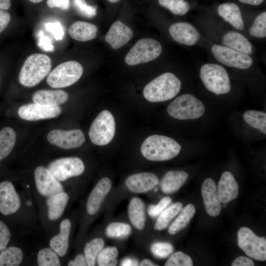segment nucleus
Segmentation results:
<instances>
[{
	"instance_id": "4468645a",
	"label": "nucleus",
	"mask_w": 266,
	"mask_h": 266,
	"mask_svg": "<svg viewBox=\"0 0 266 266\" xmlns=\"http://www.w3.org/2000/svg\"><path fill=\"white\" fill-rule=\"evenodd\" d=\"M34 179L37 191L43 196L48 197L64 192L62 185L43 166L36 168Z\"/></svg>"
},
{
	"instance_id": "052dcab7",
	"label": "nucleus",
	"mask_w": 266,
	"mask_h": 266,
	"mask_svg": "<svg viewBox=\"0 0 266 266\" xmlns=\"http://www.w3.org/2000/svg\"><path fill=\"white\" fill-rule=\"evenodd\" d=\"M226 206H227V205L226 204H224V205H223L224 207H226Z\"/></svg>"
},
{
	"instance_id": "bb28decb",
	"label": "nucleus",
	"mask_w": 266,
	"mask_h": 266,
	"mask_svg": "<svg viewBox=\"0 0 266 266\" xmlns=\"http://www.w3.org/2000/svg\"><path fill=\"white\" fill-rule=\"evenodd\" d=\"M68 31L72 39L79 41H87L96 37L98 28L92 23L78 21L70 26Z\"/></svg>"
},
{
	"instance_id": "79ce46f5",
	"label": "nucleus",
	"mask_w": 266,
	"mask_h": 266,
	"mask_svg": "<svg viewBox=\"0 0 266 266\" xmlns=\"http://www.w3.org/2000/svg\"><path fill=\"white\" fill-rule=\"evenodd\" d=\"M152 254L159 258H165L168 257L173 251L171 244L166 242H157L151 246Z\"/></svg>"
},
{
	"instance_id": "7ed1b4c3",
	"label": "nucleus",
	"mask_w": 266,
	"mask_h": 266,
	"mask_svg": "<svg viewBox=\"0 0 266 266\" xmlns=\"http://www.w3.org/2000/svg\"><path fill=\"white\" fill-rule=\"evenodd\" d=\"M51 67L52 62L48 56L40 53L32 54L21 69L19 81L24 87H34L48 75Z\"/></svg>"
},
{
	"instance_id": "f257e3e1",
	"label": "nucleus",
	"mask_w": 266,
	"mask_h": 266,
	"mask_svg": "<svg viewBox=\"0 0 266 266\" xmlns=\"http://www.w3.org/2000/svg\"><path fill=\"white\" fill-rule=\"evenodd\" d=\"M181 145L174 139L165 135L148 136L142 143L141 152L146 159L164 161L173 159L180 152Z\"/></svg>"
},
{
	"instance_id": "49530a36",
	"label": "nucleus",
	"mask_w": 266,
	"mask_h": 266,
	"mask_svg": "<svg viewBox=\"0 0 266 266\" xmlns=\"http://www.w3.org/2000/svg\"><path fill=\"white\" fill-rule=\"evenodd\" d=\"M10 238V233L8 227L0 220V252L6 248Z\"/></svg>"
},
{
	"instance_id": "7c9ffc66",
	"label": "nucleus",
	"mask_w": 266,
	"mask_h": 266,
	"mask_svg": "<svg viewBox=\"0 0 266 266\" xmlns=\"http://www.w3.org/2000/svg\"><path fill=\"white\" fill-rule=\"evenodd\" d=\"M16 135L13 129L5 127L0 131V161L6 158L12 151Z\"/></svg>"
},
{
	"instance_id": "a18cd8bd",
	"label": "nucleus",
	"mask_w": 266,
	"mask_h": 266,
	"mask_svg": "<svg viewBox=\"0 0 266 266\" xmlns=\"http://www.w3.org/2000/svg\"><path fill=\"white\" fill-rule=\"evenodd\" d=\"M45 28L50 32L56 40H61L64 36V31L62 24L59 22H48L45 24Z\"/></svg>"
},
{
	"instance_id": "f3484780",
	"label": "nucleus",
	"mask_w": 266,
	"mask_h": 266,
	"mask_svg": "<svg viewBox=\"0 0 266 266\" xmlns=\"http://www.w3.org/2000/svg\"><path fill=\"white\" fill-rule=\"evenodd\" d=\"M169 33L177 42L187 46H193L199 40L200 34L192 24L186 22H177L170 26Z\"/></svg>"
},
{
	"instance_id": "9b49d317",
	"label": "nucleus",
	"mask_w": 266,
	"mask_h": 266,
	"mask_svg": "<svg viewBox=\"0 0 266 266\" xmlns=\"http://www.w3.org/2000/svg\"><path fill=\"white\" fill-rule=\"evenodd\" d=\"M211 51L219 62L228 66L247 69L253 64V59L249 55L225 46L214 44L211 47Z\"/></svg>"
},
{
	"instance_id": "de8ad7c7",
	"label": "nucleus",
	"mask_w": 266,
	"mask_h": 266,
	"mask_svg": "<svg viewBox=\"0 0 266 266\" xmlns=\"http://www.w3.org/2000/svg\"><path fill=\"white\" fill-rule=\"evenodd\" d=\"M38 46L42 49L46 51L53 52L54 47L52 45L49 38L44 34L42 31L38 33Z\"/></svg>"
},
{
	"instance_id": "72a5a7b5",
	"label": "nucleus",
	"mask_w": 266,
	"mask_h": 266,
	"mask_svg": "<svg viewBox=\"0 0 266 266\" xmlns=\"http://www.w3.org/2000/svg\"><path fill=\"white\" fill-rule=\"evenodd\" d=\"M245 122L253 128L266 133V113L255 110H247L243 114Z\"/></svg>"
},
{
	"instance_id": "bf43d9fd",
	"label": "nucleus",
	"mask_w": 266,
	"mask_h": 266,
	"mask_svg": "<svg viewBox=\"0 0 266 266\" xmlns=\"http://www.w3.org/2000/svg\"><path fill=\"white\" fill-rule=\"evenodd\" d=\"M107 0L111 3H115L119 1L120 0Z\"/></svg>"
},
{
	"instance_id": "c03bdc74",
	"label": "nucleus",
	"mask_w": 266,
	"mask_h": 266,
	"mask_svg": "<svg viewBox=\"0 0 266 266\" xmlns=\"http://www.w3.org/2000/svg\"><path fill=\"white\" fill-rule=\"evenodd\" d=\"M171 202V199L169 197L163 198L156 205H150L147 209L148 214L152 217L159 216Z\"/></svg>"
},
{
	"instance_id": "6e6d98bb",
	"label": "nucleus",
	"mask_w": 266,
	"mask_h": 266,
	"mask_svg": "<svg viewBox=\"0 0 266 266\" xmlns=\"http://www.w3.org/2000/svg\"><path fill=\"white\" fill-rule=\"evenodd\" d=\"M240 2L252 5H259L261 4L264 0H238Z\"/></svg>"
},
{
	"instance_id": "473e14b6",
	"label": "nucleus",
	"mask_w": 266,
	"mask_h": 266,
	"mask_svg": "<svg viewBox=\"0 0 266 266\" xmlns=\"http://www.w3.org/2000/svg\"><path fill=\"white\" fill-rule=\"evenodd\" d=\"M22 250L17 247L10 246L0 253V266H17L23 260Z\"/></svg>"
},
{
	"instance_id": "9d476101",
	"label": "nucleus",
	"mask_w": 266,
	"mask_h": 266,
	"mask_svg": "<svg viewBox=\"0 0 266 266\" xmlns=\"http://www.w3.org/2000/svg\"><path fill=\"white\" fill-rule=\"evenodd\" d=\"M47 168L57 180L64 181L81 174L85 169V166L80 158L68 157L53 161Z\"/></svg>"
},
{
	"instance_id": "c85d7f7f",
	"label": "nucleus",
	"mask_w": 266,
	"mask_h": 266,
	"mask_svg": "<svg viewBox=\"0 0 266 266\" xmlns=\"http://www.w3.org/2000/svg\"><path fill=\"white\" fill-rule=\"evenodd\" d=\"M131 222L135 228L139 230L144 229L145 225L144 204L141 199L134 197L130 200L128 208Z\"/></svg>"
},
{
	"instance_id": "5701e85b",
	"label": "nucleus",
	"mask_w": 266,
	"mask_h": 266,
	"mask_svg": "<svg viewBox=\"0 0 266 266\" xmlns=\"http://www.w3.org/2000/svg\"><path fill=\"white\" fill-rule=\"evenodd\" d=\"M218 13L226 22L238 30H242L244 25L241 12L238 6L232 2L224 3L217 8Z\"/></svg>"
},
{
	"instance_id": "ddd939ff",
	"label": "nucleus",
	"mask_w": 266,
	"mask_h": 266,
	"mask_svg": "<svg viewBox=\"0 0 266 266\" xmlns=\"http://www.w3.org/2000/svg\"><path fill=\"white\" fill-rule=\"evenodd\" d=\"M62 109L59 105H48L30 103L21 106L18 111L21 118L28 121H36L53 118L59 116Z\"/></svg>"
},
{
	"instance_id": "412c9836",
	"label": "nucleus",
	"mask_w": 266,
	"mask_h": 266,
	"mask_svg": "<svg viewBox=\"0 0 266 266\" xmlns=\"http://www.w3.org/2000/svg\"><path fill=\"white\" fill-rule=\"evenodd\" d=\"M238 185L233 174L230 171L224 172L219 181L217 191L221 202L226 203L237 198Z\"/></svg>"
},
{
	"instance_id": "37998d69",
	"label": "nucleus",
	"mask_w": 266,
	"mask_h": 266,
	"mask_svg": "<svg viewBox=\"0 0 266 266\" xmlns=\"http://www.w3.org/2000/svg\"><path fill=\"white\" fill-rule=\"evenodd\" d=\"M73 4L76 10L81 15L92 18L97 14V8L89 5L85 0H73Z\"/></svg>"
},
{
	"instance_id": "f03ea898",
	"label": "nucleus",
	"mask_w": 266,
	"mask_h": 266,
	"mask_svg": "<svg viewBox=\"0 0 266 266\" xmlns=\"http://www.w3.org/2000/svg\"><path fill=\"white\" fill-rule=\"evenodd\" d=\"M181 86L180 80L174 74L166 72L146 85L143 95L150 102L165 101L174 98L179 93Z\"/></svg>"
},
{
	"instance_id": "1a4fd4ad",
	"label": "nucleus",
	"mask_w": 266,
	"mask_h": 266,
	"mask_svg": "<svg viewBox=\"0 0 266 266\" xmlns=\"http://www.w3.org/2000/svg\"><path fill=\"white\" fill-rule=\"evenodd\" d=\"M237 243L248 256L260 261L266 260V238L257 236L250 229L245 227L239 229Z\"/></svg>"
},
{
	"instance_id": "8fccbe9b",
	"label": "nucleus",
	"mask_w": 266,
	"mask_h": 266,
	"mask_svg": "<svg viewBox=\"0 0 266 266\" xmlns=\"http://www.w3.org/2000/svg\"><path fill=\"white\" fill-rule=\"evenodd\" d=\"M11 20V16L9 12L0 9V33L7 27Z\"/></svg>"
},
{
	"instance_id": "6ab92c4d",
	"label": "nucleus",
	"mask_w": 266,
	"mask_h": 266,
	"mask_svg": "<svg viewBox=\"0 0 266 266\" xmlns=\"http://www.w3.org/2000/svg\"><path fill=\"white\" fill-rule=\"evenodd\" d=\"M159 182L158 177L151 172H141L128 177L125 183L131 192L142 193L155 188Z\"/></svg>"
},
{
	"instance_id": "6e6552de",
	"label": "nucleus",
	"mask_w": 266,
	"mask_h": 266,
	"mask_svg": "<svg viewBox=\"0 0 266 266\" xmlns=\"http://www.w3.org/2000/svg\"><path fill=\"white\" fill-rule=\"evenodd\" d=\"M115 132V122L112 114L108 110L100 112L92 122L89 135L92 142L103 146L113 139Z\"/></svg>"
},
{
	"instance_id": "a878e982",
	"label": "nucleus",
	"mask_w": 266,
	"mask_h": 266,
	"mask_svg": "<svg viewBox=\"0 0 266 266\" xmlns=\"http://www.w3.org/2000/svg\"><path fill=\"white\" fill-rule=\"evenodd\" d=\"M189 174L182 170H170L164 176L161 182L162 192L173 193L179 189L186 182Z\"/></svg>"
},
{
	"instance_id": "2eb2a0df",
	"label": "nucleus",
	"mask_w": 266,
	"mask_h": 266,
	"mask_svg": "<svg viewBox=\"0 0 266 266\" xmlns=\"http://www.w3.org/2000/svg\"><path fill=\"white\" fill-rule=\"evenodd\" d=\"M21 201L13 185L9 181L0 183V212L9 215L17 211Z\"/></svg>"
},
{
	"instance_id": "ea45409f",
	"label": "nucleus",
	"mask_w": 266,
	"mask_h": 266,
	"mask_svg": "<svg viewBox=\"0 0 266 266\" xmlns=\"http://www.w3.org/2000/svg\"><path fill=\"white\" fill-rule=\"evenodd\" d=\"M249 34L254 37L265 38L266 36V12L259 14L249 29Z\"/></svg>"
},
{
	"instance_id": "603ef678",
	"label": "nucleus",
	"mask_w": 266,
	"mask_h": 266,
	"mask_svg": "<svg viewBox=\"0 0 266 266\" xmlns=\"http://www.w3.org/2000/svg\"><path fill=\"white\" fill-rule=\"evenodd\" d=\"M69 266H87L85 257L80 254L77 255L74 260H72L69 262L68 263Z\"/></svg>"
},
{
	"instance_id": "423d86ee",
	"label": "nucleus",
	"mask_w": 266,
	"mask_h": 266,
	"mask_svg": "<svg viewBox=\"0 0 266 266\" xmlns=\"http://www.w3.org/2000/svg\"><path fill=\"white\" fill-rule=\"evenodd\" d=\"M83 72V67L79 63L75 61H66L49 72L46 81L53 88L66 87L76 82Z\"/></svg>"
},
{
	"instance_id": "393cba45",
	"label": "nucleus",
	"mask_w": 266,
	"mask_h": 266,
	"mask_svg": "<svg viewBox=\"0 0 266 266\" xmlns=\"http://www.w3.org/2000/svg\"><path fill=\"white\" fill-rule=\"evenodd\" d=\"M67 93L61 90H41L35 92L32 97L33 103L48 105H59L68 100Z\"/></svg>"
},
{
	"instance_id": "dca6fc26",
	"label": "nucleus",
	"mask_w": 266,
	"mask_h": 266,
	"mask_svg": "<svg viewBox=\"0 0 266 266\" xmlns=\"http://www.w3.org/2000/svg\"><path fill=\"white\" fill-rule=\"evenodd\" d=\"M201 193L207 214L212 217L218 216L222 206L216 184L212 179L207 178L204 180L201 186Z\"/></svg>"
},
{
	"instance_id": "4d7b16f0",
	"label": "nucleus",
	"mask_w": 266,
	"mask_h": 266,
	"mask_svg": "<svg viewBox=\"0 0 266 266\" xmlns=\"http://www.w3.org/2000/svg\"><path fill=\"white\" fill-rule=\"evenodd\" d=\"M140 266H157L153 263L152 261L148 259H144L142 261L140 264Z\"/></svg>"
},
{
	"instance_id": "864d4df0",
	"label": "nucleus",
	"mask_w": 266,
	"mask_h": 266,
	"mask_svg": "<svg viewBox=\"0 0 266 266\" xmlns=\"http://www.w3.org/2000/svg\"><path fill=\"white\" fill-rule=\"evenodd\" d=\"M121 265L122 266H138V262L135 259L131 258H127L122 261L121 263Z\"/></svg>"
},
{
	"instance_id": "a211bd4d",
	"label": "nucleus",
	"mask_w": 266,
	"mask_h": 266,
	"mask_svg": "<svg viewBox=\"0 0 266 266\" xmlns=\"http://www.w3.org/2000/svg\"><path fill=\"white\" fill-rule=\"evenodd\" d=\"M133 35V31L129 27L117 21L111 26L105 40L113 49H118L126 44Z\"/></svg>"
},
{
	"instance_id": "0eeeda50",
	"label": "nucleus",
	"mask_w": 266,
	"mask_h": 266,
	"mask_svg": "<svg viewBox=\"0 0 266 266\" xmlns=\"http://www.w3.org/2000/svg\"><path fill=\"white\" fill-rule=\"evenodd\" d=\"M162 46L156 40L146 38L138 40L126 55L125 61L129 66H135L153 61L158 57Z\"/></svg>"
},
{
	"instance_id": "5fc2aeb1",
	"label": "nucleus",
	"mask_w": 266,
	"mask_h": 266,
	"mask_svg": "<svg viewBox=\"0 0 266 266\" xmlns=\"http://www.w3.org/2000/svg\"><path fill=\"white\" fill-rule=\"evenodd\" d=\"M10 0H0V9L7 10L11 7Z\"/></svg>"
},
{
	"instance_id": "39448f33",
	"label": "nucleus",
	"mask_w": 266,
	"mask_h": 266,
	"mask_svg": "<svg viewBox=\"0 0 266 266\" xmlns=\"http://www.w3.org/2000/svg\"><path fill=\"white\" fill-rule=\"evenodd\" d=\"M200 79L206 88L216 95L226 94L231 90L229 74L222 66L208 63L200 68Z\"/></svg>"
},
{
	"instance_id": "cd10ccee",
	"label": "nucleus",
	"mask_w": 266,
	"mask_h": 266,
	"mask_svg": "<svg viewBox=\"0 0 266 266\" xmlns=\"http://www.w3.org/2000/svg\"><path fill=\"white\" fill-rule=\"evenodd\" d=\"M68 200V195L64 192L48 197L46 204L49 219L51 220L59 219L64 212Z\"/></svg>"
},
{
	"instance_id": "4c0bfd02",
	"label": "nucleus",
	"mask_w": 266,
	"mask_h": 266,
	"mask_svg": "<svg viewBox=\"0 0 266 266\" xmlns=\"http://www.w3.org/2000/svg\"><path fill=\"white\" fill-rule=\"evenodd\" d=\"M37 263L39 266H60L61 263L57 254L52 249L45 248L37 254Z\"/></svg>"
},
{
	"instance_id": "b1692460",
	"label": "nucleus",
	"mask_w": 266,
	"mask_h": 266,
	"mask_svg": "<svg viewBox=\"0 0 266 266\" xmlns=\"http://www.w3.org/2000/svg\"><path fill=\"white\" fill-rule=\"evenodd\" d=\"M222 44L228 47L246 55L253 53V46L243 35L235 31H230L222 38Z\"/></svg>"
},
{
	"instance_id": "c756f323",
	"label": "nucleus",
	"mask_w": 266,
	"mask_h": 266,
	"mask_svg": "<svg viewBox=\"0 0 266 266\" xmlns=\"http://www.w3.org/2000/svg\"><path fill=\"white\" fill-rule=\"evenodd\" d=\"M196 212L195 206L188 204L182 208L179 214L168 228V233L171 235L175 234L187 227Z\"/></svg>"
},
{
	"instance_id": "3c124183",
	"label": "nucleus",
	"mask_w": 266,
	"mask_h": 266,
	"mask_svg": "<svg viewBox=\"0 0 266 266\" xmlns=\"http://www.w3.org/2000/svg\"><path fill=\"white\" fill-rule=\"evenodd\" d=\"M232 266H254L253 261L250 258L244 256L236 258L233 262Z\"/></svg>"
},
{
	"instance_id": "09e8293b",
	"label": "nucleus",
	"mask_w": 266,
	"mask_h": 266,
	"mask_svg": "<svg viewBox=\"0 0 266 266\" xmlns=\"http://www.w3.org/2000/svg\"><path fill=\"white\" fill-rule=\"evenodd\" d=\"M46 3L50 8L58 7L65 10L70 6L69 0H47Z\"/></svg>"
},
{
	"instance_id": "c9c22d12",
	"label": "nucleus",
	"mask_w": 266,
	"mask_h": 266,
	"mask_svg": "<svg viewBox=\"0 0 266 266\" xmlns=\"http://www.w3.org/2000/svg\"><path fill=\"white\" fill-rule=\"evenodd\" d=\"M158 2L176 15H184L190 9L189 3L185 0H158Z\"/></svg>"
},
{
	"instance_id": "20e7f679",
	"label": "nucleus",
	"mask_w": 266,
	"mask_h": 266,
	"mask_svg": "<svg viewBox=\"0 0 266 266\" xmlns=\"http://www.w3.org/2000/svg\"><path fill=\"white\" fill-rule=\"evenodd\" d=\"M168 114L178 120H193L201 117L205 112L203 103L194 96L183 94L175 98L167 106Z\"/></svg>"
},
{
	"instance_id": "58836bf2",
	"label": "nucleus",
	"mask_w": 266,
	"mask_h": 266,
	"mask_svg": "<svg viewBox=\"0 0 266 266\" xmlns=\"http://www.w3.org/2000/svg\"><path fill=\"white\" fill-rule=\"evenodd\" d=\"M131 226L124 223L113 222L106 228V234L109 237L121 238L128 236L131 233Z\"/></svg>"
},
{
	"instance_id": "e433bc0d",
	"label": "nucleus",
	"mask_w": 266,
	"mask_h": 266,
	"mask_svg": "<svg viewBox=\"0 0 266 266\" xmlns=\"http://www.w3.org/2000/svg\"><path fill=\"white\" fill-rule=\"evenodd\" d=\"M118 251L116 247L109 246L102 249L97 259L100 266H115L117 264Z\"/></svg>"
},
{
	"instance_id": "2f4dec72",
	"label": "nucleus",
	"mask_w": 266,
	"mask_h": 266,
	"mask_svg": "<svg viewBox=\"0 0 266 266\" xmlns=\"http://www.w3.org/2000/svg\"><path fill=\"white\" fill-rule=\"evenodd\" d=\"M182 208V204L177 202L165 209L159 215L154 226V229L161 231L166 229L171 220L178 214Z\"/></svg>"
},
{
	"instance_id": "a19ab883",
	"label": "nucleus",
	"mask_w": 266,
	"mask_h": 266,
	"mask_svg": "<svg viewBox=\"0 0 266 266\" xmlns=\"http://www.w3.org/2000/svg\"><path fill=\"white\" fill-rule=\"evenodd\" d=\"M193 265L191 257L181 251L172 254L166 263L165 266H192Z\"/></svg>"
},
{
	"instance_id": "f704fd0d",
	"label": "nucleus",
	"mask_w": 266,
	"mask_h": 266,
	"mask_svg": "<svg viewBox=\"0 0 266 266\" xmlns=\"http://www.w3.org/2000/svg\"><path fill=\"white\" fill-rule=\"evenodd\" d=\"M104 240L96 238L87 243L84 249L85 258L87 266L95 265L96 259L104 246Z\"/></svg>"
},
{
	"instance_id": "aec40b11",
	"label": "nucleus",
	"mask_w": 266,
	"mask_h": 266,
	"mask_svg": "<svg viewBox=\"0 0 266 266\" xmlns=\"http://www.w3.org/2000/svg\"><path fill=\"white\" fill-rule=\"evenodd\" d=\"M112 183L111 180L103 177L97 184L90 194L87 202V211L90 215L96 214L100 205L110 191Z\"/></svg>"
},
{
	"instance_id": "f8f14e48",
	"label": "nucleus",
	"mask_w": 266,
	"mask_h": 266,
	"mask_svg": "<svg viewBox=\"0 0 266 266\" xmlns=\"http://www.w3.org/2000/svg\"><path fill=\"white\" fill-rule=\"evenodd\" d=\"M47 138L50 143L66 149L78 147L85 140L84 133L79 129L54 130L48 133Z\"/></svg>"
},
{
	"instance_id": "13d9d810",
	"label": "nucleus",
	"mask_w": 266,
	"mask_h": 266,
	"mask_svg": "<svg viewBox=\"0 0 266 266\" xmlns=\"http://www.w3.org/2000/svg\"><path fill=\"white\" fill-rule=\"evenodd\" d=\"M30 1L33 3H37L42 1L43 0H29Z\"/></svg>"
},
{
	"instance_id": "4be33fe9",
	"label": "nucleus",
	"mask_w": 266,
	"mask_h": 266,
	"mask_svg": "<svg viewBox=\"0 0 266 266\" xmlns=\"http://www.w3.org/2000/svg\"><path fill=\"white\" fill-rule=\"evenodd\" d=\"M71 223L68 219L62 221L60 226V233L52 238L50 248L59 256H65L68 250Z\"/></svg>"
}]
</instances>
